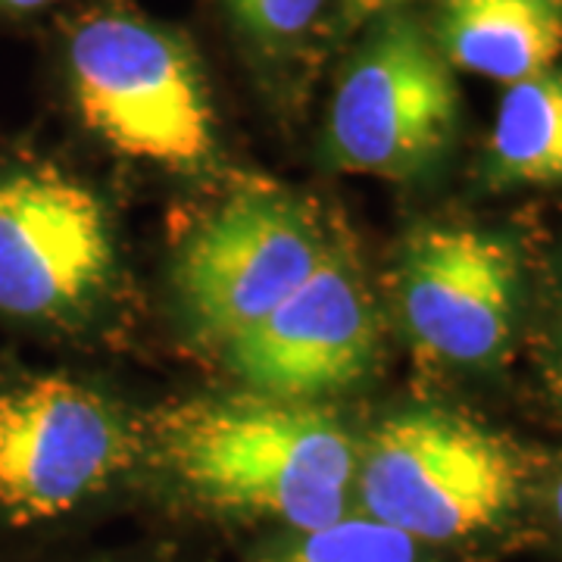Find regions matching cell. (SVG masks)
Here are the masks:
<instances>
[{"mask_svg": "<svg viewBox=\"0 0 562 562\" xmlns=\"http://www.w3.org/2000/svg\"><path fill=\"white\" fill-rule=\"evenodd\" d=\"M140 494L179 519L260 538L353 509L360 431L328 403L188 397L140 416Z\"/></svg>", "mask_w": 562, "mask_h": 562, "instance_id": "obj_1", "label": "cell"}, {"mask_svg": "<svg viewBox=\"0 0 562 562\" xmlns=\"http://www.w3.org/2000/svg\"><path fill=\"white\" fill-rule=\"evenodd\" d=\"M538 450L465 409L416 403L366 425L353 509L457 562L531 543Z\"/></svg>", "mask_w": 562, "mask_h": 562, "instance_id": "obj_2", "label": "cell"}, {"mask_svg": "<svg viewBox=\"0 0 562 562\" xmlns=\"http://www.w3.org/2000/svg\"><path fill=\"white\" fill-rule=\"evenodd\" d=\"M140 419L66 372L0 369V543L57 547L122 494H140Z\"/></svg>", "mask_w": 562, "mask_h": 562, "instance_id": "obj_3", "label": "cell"}, {"mask_svg": "<svg viewBox=\"0 0 562 562\" xmlns=\"http://www.w3.org/2000/svg\"><path fill=\"white\" fill-rule=\"evenodd\" d=\"M60 79L81 128L125 160L169 172H203L216 162L210 81L176 29L94 7L63 32Z\"/></svg>", "mask_w": 562, "mask_h": 562, "instance_id": "obj_4", "label": "cell"}, {"mask_svg": "<svg viewBox=\"0 0 562 562\" xmlns=\"http://www.w3.org/2000/svg\"><path fill=\"white\" fill-rule=\"evenodd\" d=\"M116 279V232L101 194L69 166L0 140V322L66 335Z\"/></svg>", "mask_w": 562, "mask_h": 562, "instance_id": "obj_5", "label": "cell"}, {"mask_svg": "<svg viewBox=\"0 0 562 562\" xmlns=\"http://www.w3.org/2000/svg\"><path fill=\"white\" fill-rule=\"evenodd\" d=\"M325 122L335 169L375 179H419L453 147L460 88L435 35L406 7L360 29Z\"/></svg>", "mask_w": 562, "mask_h": 562, "instance_id": "obj_6", "label": "cell"}, {"mask_svg": "<svg viewBox=\"0 0 562 562\" xmlns=\"http://www.w3.org/2000/svg\"><path fill=\"white\" fill-rule=\"evenodd\" d=\"M522 254L503 232L469 222H431L403 244L394 306L425 366L491 372L519 338Z\"/></svg>", "mask_w": 562, "mask_h": 562, "instance_id": "obj_7", "label": "cell"}, {"mask_svg": "<svg viewBox=\"0 0 562 562\" xmlns=\"http://www.w3.org/2000/svg\"><path fill=\"white\" fill-rule=\"evenodd\" d=\"M325 238L297 203L238 194L181 241L176 291L206 341L238 338L269 316L319 266Z\"/></svg>", "mask_w": 562, "mask_h": 562, "instance_id": "obj_8", "label": "cell"}, {"mask_svg": "<svg viewBox=\"0 0 562 562\" xmlns=\"http://www.w3.org/2000/svg\"><path fill=\"white\" fill-rule=\"evenodd\" d=\"M379 347V313L369 284L328 244L301 288L222 350L247 391L328 403L375 372Z\"/></svg>", "mask_w": 562, "mask_h": 562, "instance_id": "obj_9", "label": "cell"}, {"mask_svg": "<svg viewBox=\"0 0 562 562\" xmlns=\"http://www.w3.org/2000/svg\"><path fill=\"white\" fill-rule=\"evenodd\" d=\"M435 41L453 69L516 85L562 60V0H441Z\"/></svg>", "mask_w": 562, "mask_h": 562, "instance_id": "obj_10", "label": "cell"}, {"mask_svg": "<svg viewBox=\"0 0 562 562\" xmlns=\"http://www.w3.org/2000/svg\"><path fill=\"white\" fill-rule=\"evenodd\" d=\"M482 176L497 191L562 184V63L506 85L484 147Z\"/></svg>", "mask_w": 562, "mask_h": 562, "instance_id": "obj_11", "label": "cell"}, {"mask_svg": "<svg viewBox=\"0 0 562 562\" xmlns=\"http://www.w3.org/2000/svg\"><path fill=\"white\" fill-rule=\"evenodd\" d=\"M244 562H457L360 509L335 522L250 538Z\"/></svg>", "mask_w": 562, "mask_h": 562, "instance_id": "obj_12", "label": "cell"}, {"mask_svg": "<svg viewBox=\"0 0 562 562\" xmlns=\"http://www.w3.org/2000/svg\"><path fill=\"white\" fill-rule=\"evenodd\" d=\"M225 7L260 54L284 57L313 38L328 0H225Z\"/></svg>", "mask_w": 562, "mask_h": 562, "instance_id": "obj_13", "label": "cell"}, {"mask_svg": "<svg viewBox=\"0 0 562 562\" xmlns=\"http://www.w3.org/2000/svg\"><path fill=\"white\" fill-rule=\"evenodd\" d=\"M0 562H194L184 557L179 543H147V547H120V550H66L63 543L29 550V553H3Z\"/></svg>", "mask_w": 562, "mask_h": 562, "instance_id": "obj_14", "label": "cell"}, {"mask_svg": "<svg viewBox=\"0 0 562 562\" xmlns=\"http://www.w3.org/2000/svg\"><path fill=\"white\" fill-rule=\"evenodd\" d=\"M531 543H547L562 553V453H543L535 484Z\"/></svg>", "mask_w": 562, "mask_h": 562, "instance_id": "obj_15", "label": "cell"}, {"mask_svg": "<svg viewBox=\"0 0 562 562\" xmlns=\"http://www.w3.org/2000/svg\"><path fill=\"white\" fill-rule=\"evenodd\" d=\"M538 372H541L543 394L562 419V301L553 306V316L547 319L538 350Z\"/></svg>", "mask_w": 562, "mask_h": 562, "instance_id": "obj_16", "label": "cell"}, {"mask_svg": "<svg viewBox=\"0 0 562 562\" xmlns=\"http://www.w3.org/2000/svg\"><path fill=\"white\" fill-rule=\"evenodd\" d=\"M409 0H341L338 3V20H335V32L338 35H357L362 25L379 20L382 13L401 10Z\"/></svg>", "mask_w": 562, "mask_h": 562, "instance_id": "obj_17", "label": "cell"}, {"mask_svg": "<svg viewBox=\"0 0 562 562\" xmlns=\"http://www.w3.org/2000/svg\"><path fill=\"white\" fill-rule=\"evenodd\" d=\"M63 0H0V25H22L44 16Z\"/></svg>", "mask_w": 562, "mask_h": 562, "instance_id": "obj_18", "label": "cell"}]
</instances>
